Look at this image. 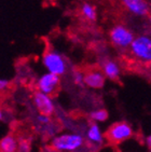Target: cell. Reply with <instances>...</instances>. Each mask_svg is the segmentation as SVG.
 I'll return each instance as SVG.
<instances>
[{"label":"cell","instance_id":"8","mask_svg":"<svg viewBox=\"0 0 151 152\" xmlns=\"http://www.w3.org/2000/svg\"><path fill=\"white\" fill-rule=\"evenodd\" d=\"M34 104L40 114L43 115H51L55 111V105L52 99V96L48 94L41 93L37 91L34 94Z\"/></svg>","mask_w":151,"mask_h":152},{"label":"cell","instance_id":"6","mask_svg":"<svg viewBox=\"0 0 151 152\" xmlns=\"http://www.w3.org/2000/svg\"><path fill=\"white\" fill-rule=\"evenodd\" d=\"M37 90L41 93L48 94L50 96H52L59 88L61 85V78L57 75L54 73L47 72L38 79L37 81Z\"/></svg>","mask_w":151,"mask_h":152},{"label":"cell","instance_id":"17","mask_svg":"<svg viewBox=\"0 0 151 152\" xmlns=\"http://www.w3.org/2000/svg\"><path fill=\"white\" fill-rule=\"evenodd\" d=\"M10 86V81L7 79H2V78H0V92H3L6 91L7 88Z\"/></svg>","mask_w":151,"mask_h":152},{"label":"cell","instance_id":"5","mask_svg":"<svg viewBox=\"0 0 151 152\" xmlns=\"http://www.w3.org/2000/svg\"><path fill=\"white\" fill-rule=\"evenodd\" d=\"M134 38H135L134 32L123 24L114 25L109 32L111 44L119 50H128Z\"/></svg>","mask_w":151,"mask_h":152},{"label":"cell","instance_id":"16","mask_svg":"<svg viewBox=\"0 0 151 152\" xmlns=\"http://www.w3.org/2000/svg\"><path fill=\"white\" fill-rule=\"evenodd\" d=\"M83 76H84L83 72H81V71H76L73 73V82L77 85H82L83 84Z\"/></svg>","mask_w":151,"mask_h":152},{"label":"cell","instance_id":"3","mask_svg":"<svg viewBox=\"0 0 151 152\" xmlns=\"http://www.w3.org/2000/svg\"><path fill=\"white\" fill-rule=\"evenodd\" d=\"M42 64L48 72L63 76L67 72L68 63L66 58L56 50H48L42 56Z\"/></svg>","mask_w":151,"mask_h":152},{"label":"cell","instance_id":"13","mask_svg":"<svg viewBox=\"0 0 151 152\" xmlns=\"http://www.w3.org/2000/svg\"><path fill=\"white\" fill-rule=\"evenodd\" d=\"M80 13L89 22H95L97 20V11H96V8L90 2L82 3L81 8H80Z\"/></svg>","mask_w":151,"mask_h":152},{"label":"cell","instance_id":"14","mask_svg":"<svg viewBox=\"0 0 151 152\" xmlns=\"http://www.w3.org/2000/svg\"><path fill=\"white\" fill-rule=\"evenodd\" d=\"M90 117H91V119L96 123L105 122V121L108 119V111L106 109H98V110H95V111L91 112Z\"/></svg>","mask_w":151,"mask_h":152},{"label":"cell","instance_id":"11","mask_svg":"<svg viewBox=\"0 0 151 152\" xmlns=\"http://www.w3.org/2000/svg\"><path fill=\"white\" fill-rule=\"evenodd\" d=\"M18 142L14 135L8 134L0 139V152H18Z\"/></svg>","mask_w":151,"mask_h":152},{"label":"cell","instance_id":"19","mask_svg":"<svg viewBox=\"0 0 151 152\" xmlns=\"http://www.w3.org/2000/svg\"><path fill=\"white\" fill-rule=\"evenodd\" d=\"M146 143H147V146L149 147V148H150V143H151V136H148V137L146 138Z\"/></svg>","mask_w":151,"mask_h":152},{"label":"cell","instance_id":"10","mask_svg":"<svg viewBox=\"0 0 151 152\" xmlns=\"http://www.w3.org/2000/svg\"><path fill=\"white\" fill-rule=\"evenodd\" d=\"M102 71L106 78H108L109 80H112V81L119 79L120 75H121L120 65L116 61H112V59H106L103 63Z\"/></svg>","mask_w":151,"mask_h":152},{"label":"cell","instance_id":"1","mask_svg":"<svg viewBox=\"0 0 151 152\" xmlns=\"http://www.w3.org/2000/svg\"><path fill=\"white\" fill-rule=\"evenodd\" d=\"M128 50L137 61L142 64H149L151 61V39L148 35L135 37L128 47Z\"/></svg>","mask_w":151,"mask_h":152},{"label":"cell","instance_id":"20","mask_svg":"<svg viewBox=\"0 0 151 152\" xmlns=\"http://www.w3.org/2000/svg\"><path fill=\"white\" fill-rule=\"evenodd\" d=\"M3 119V112H2V109L0 108V121Z\"/></svg>","mask_w":151,"mask_h":152},{"label":"cell","instance_id":"2","mask_svg":"<svg viewBox=\"0 0 151 152\" xmlns=\"http://www.w3.org/2000/svg\"><path fill=\"white\" fill-rule=\"evenodd\" d=\"M84 139L78 134H62L54 137L51 141V148L57 152H73L80 149Z\"/></svg>","mask_w":151,"mask_h":152},{"label":"cell","instance_id":"9","mask_svg":"<svg viewBox=\"0 0 151 152\" xmlns=\"http://www.w3.org/2000/svg\"><path fill=\"white\" fill-rule=\"evenodd\" d=\"M105 81H106V77L99 69H91L86 71L83 76V84L94 90L102 88L105 85Z\"/></svg>","mask_w":151,"mask_h":152},{"label":"cell","instance_id":"7","mask_svg":"<svg viewBox=\"0 0 151 152\" xmlns=\"http://www.w3.org/2000/svg\"><path fill=\"white\" fill-rule=\"evenodd\" d=\"M128 13L136 18H146L150 13V3L148 0H121Z\"/></svg>","mask_w":151,"mask_h":152},{"label":"cell","instance_id":"18","mask_svg":"<svg viewBox=\"0 0 151 152\" xmlns=\"http://www.w3.org/2000/svg\"><path fill=\"white\" fill-rule=\"evenodd\" d=\"M38 121H39V123H41V124L45 125V124H49V123H50V118H49V115H43V114H40V115L38 117Z\"/></svg>","mask_w":151,"mask_h":152},{"label":"cell","instance_id":"15","mask_svg":"<svg viewBox=\"0 0 151 152\" xmlns=\"http://www.w3.org/2000/svg\"><path fill=\"white\" fill-rule=\"evenodd\" d=\"M32 143L28 139H22L18 142V152H30Z\"/></svg>","mask_w":151,"mask_h":152},{"label":"cell","instance_id":"4","mask_svg":"<svg viewBox=\"0 0 151 152\" xmlns=\"http://www.w3.org/2000/svg\"><path fill=\"white\" fill-rule=\"evenodd\" d=\"M134 131L131 124L128 122L121 121V122H116L109 126L107 132L105 134L106 139L112 145H119L124 141L128 140L133 137Z\"/></svg>","mask_w":151,"mask_h":152},{"label":"cell","instance_id":"12","mask_svg":"<svg viewBox=\"0 0 151 152\" xmlns=\"http://www.w3.org/2000/svg\"><path fill=\"white\" fill-rule=\"evenodd\" d=\"M86 137L91 142L99 145V143H102L104 141L105 136L103 134L102 129H99L98 124L97 123H93V124H91L89 129H87Z\"/></svg>","mask_w":151,"mask_h":152}]
</instances>
